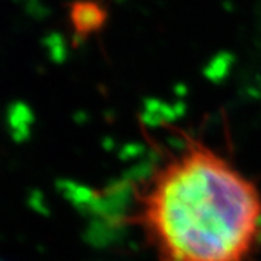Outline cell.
Segmentation results:
<instances>
[{
  "instance_id": "1",
  "label": "cell",
  "mask_w": 261,
  "mask_h": 261,
  "mask_svg": "<svg viewBox=\"0 0 261 261\" xmlns=\"http://www.w3.org/2000/svg\"><path fill=\"white\" fill-rule=\"evenodd\" d=\"M136 220L161 261H246L261 233V194L213 148L188 140L148 181Z\"/></svg>"
}]
</instances>
